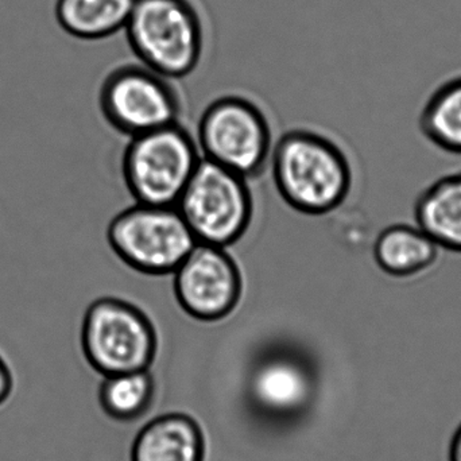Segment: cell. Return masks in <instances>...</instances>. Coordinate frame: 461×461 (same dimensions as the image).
I'll return each instance as SVG.
<instances>
[{"label": "cell", "instance_id": "277c9868", "mask_svg": "<svg viewBox=\"0 0 461 461\" xmlns=\"http://www.w3.org/2000/svg\"><path fill=\"white\" fill-rule=\"evenodd\" d=\"M157 347L150 317L129 301L97 298L84 314L81 348L91 367L104 376L149 370Z\"/></svg>", "mask_w": 461, "mask_h": 461}, {"label": "cell", "instance_id": "e0dca14e", "mask_svg": "<svg viewBox=\"0 0 461 461\" xmlns=\"http://www.w3.org/2000/svg\"><path fill=\"white\" fill-rule=\"evenodd\" d=\"M15 387L13 370L5 357L0 354V408L10 400Z\"/></svg>", "mask_w": 461, "mask_h": 461}, {"label": "cell", "instance_id": "7a4b0ae2", "mask_svg": "<svg viewBox=\"0 0 461 461\" xmlns=\"http://www.w3.org/2000/svg\"><path fill=\"white\" fill-rule=\"evenodd\" d=\"M124 32L138 61L172 80L192 75L204 54V19L194 0H135Z\"/></svg>", "mask_w": 461, "mask_h": 461}, {"label": "cell", "instance_id": "ba28073f", "mask_svg": "<svg viewBox=\"0 0 461 461\" xmlns=\"http://www.w3.org/2000/svg\"><path fill=\"white\" fill-rule=\"evenodd\" d=\"M173 81L140 62L119 65L100 86V111L108 124L130 138L181 123L183 96Z\"/></svg>", "mask_w": 461, "mask_h": 461}, {"label": "cell", "instance_id": "9a60e30c", "mask_svg": "<svg viewBox=\"0 0 461 461\" xmlns=\"http://www.w3.org/2000/svg\"><path fill=\"white\" fill-rule=\"evenodd\" d=\"M154 381L148 370L105 376L100 386L103 411L116 421H134L150 408Z\"/></svg>", "mask_w": 461, "mask_h": 461}, {"label": "cell", "instance_id": "8992f818", "mask_svg": "<svg viewBox=\"0 0 461 461\" xmlns=\"http://www.w3.org/2000/svg\"><path fill=\"white\" fill-rule=\"evenodd\" d=\"M197 145L211 159L244 178H257L270 164L273 134L252 100L227 95L213 100L200 118Z\"/></svg>", "mask_w": 461, "mask_h": 461}, {"label": "cell", "instance_id": "9c48e42d", "mask_svg": "<svg viewBox=\"0 0 461 461\" xmlns=\"http://www.w3.org/2000/svg\"><path fill=\"white\" fill-rule=\"evenodd\" d=\"M173 276L178 305L199 321L226 319L243 295L240 268L224 247L197 243Z\"/></svg>", "mask_w": 461, "mask_h": 461}, {"label": "cell", "instance_id": "3957f363", "mask_svg": "<svg viewBox=\"0 0 461 461\" xmlns=\"http://www.w3.org/2000/svg\"><path fill=\"white\" fill-rule=\"evenodd\" d=\"M200 159L194 135L175 123L132 137L124 149L122 175L138 204L176 207Z\"/></svg>", "mask_w": 461, "mask_h": 461}, {"label": "cell", "instance_id": "6da1fadb", "mask_svg": "<svg viewBox=\"0 0 461 461\" xmlns=\"http://www.w3.org/2000/svg\"><path fill=\"white\" fill-rule=\"evenodd\" d=\"M274 183L289 207L309 216L344 204L352 188L348 157L332 140L311 130H292L271 151Z\"/></svg>", "mask_w": 461, "mask_h": 461}, {"label": "cell", "instance_id": "5b68a950", "mask_svg": "<svg viewBox=\"0 0 461 461\" xmlns=\"http://www.w3.org/2000/svg\"><path fill=\"white\" fill-rule=\"evenodd\" d=\"M176 207L197 243L224 249L243 238L254 213L247 178L204 157Z\"/></svg>", "mask_w": 461, "mask_h": 461}, {"label": "cell", "instance_id": "8fae6325", "mask_svg": "<svg viewBox=\"0 0 461 461\" xmlns=\"http://www.w3.org/2000/svg\"><path fill=\"white\" fill-rule=\"evenodd\" d=\"M202 429L192 417L167 414L140 430L131 461H204Z\"/></svg>", "mask_w": 461, "mask_h": 461}, {"label": "cell", "instance_id": "5bb4252c", "mask_svg": "<svg viewBox=\"0 0 461 461\" xmlns=\"http://www.w3.org/2000/svg\"><path fill=\"white\" fill-rule=\"evenodd\" d=\"M420 127L436 148L461 156V76L433 92L422 108Z\"/></svg>", "mask_w": 461, "mask_h": 461}, {"label": "cell", "instance_id": "ac0fdd59", "mask_svg": "<svg viewBox=\"0 0 461 461\" xmlns=\"http://www.w3.org/2000/svg\"><path fill=\"white\" fill-rule=\"evenodd\" d=\"M451 460L461 461V428L457 435L455 436L454 444H452Z\"/></svg>", "mask_w": 461, "mask_h": 461}, {"label": "cell", "instance_id": "4fadbf2b", "mask_svg": "<svg viewBox=\"0 0 461 461\" xmlns=\"http://www.w3.org/2000/svg\"><path fill=\"white\" fill-rule=\"evenodd\" d=\"M135 0H57L56 18L65 32L97 41L126 29Z\"/></svg>", "mask_w": 461, "mask_h": 461}, {"label": "cell", "instance_id": "52a82bcc", "mask_svg": "<svg viewBox=\"0 0 461 461\" xmlns=\"http://www.w3.org/2000/svg\"><path fill=\"white\" fill-rule=\"evenodd\" d=\"M107 239L122 262L148 276L175 273L197 244L177 207L138 203L113 219Z\"/></svg>", "mask_w": 461, "mask_h": 461}, {"label": "cell", "instance_id": "7c38bea8", "mask_svg": "<svg viewBox=\"0 0 461 461\" xmlns=\"http://www.w3.org/2000/svg\"><path fill=\"white\" fill-rule=\"evenodd\" d=\"M414 218L443 251L461 254V172L430 184L414 205Z\"/></svg>", "mask_w": 461, "mask_h": 461}, {"label": "cell", "instance_id": "30bf717a", "mask_svg": "<svg viewBox=\"0 0 461 461\" xmlns=\"http://www.w3.org/2000/svg\"><path fill=\"white\" fill-rule=\"evenodd\" d=\"M378 267L395 279H416L432 271L443 249L417 224H393L373 244Z\"/></svg>", "mask_w": 461, "mask_h": 461}, {"label": "cell", "instance_id": "2e32d148", "mask_svg": "<svg viewBox=\"0 0 461 461\" xmlns=\"http://www.w3.org/2000/svg\"><path fill=\"white\" fill-rule=\"evenodd\" d=\"M263 378L271 381L274 387L273 397L276 400H281V398L282 401L289 400V398H292V392H289V390L297 392L301 387L300 376L294 371L290 370L289 367L276 366L274 368H268L263 374Z\"/></svg>", "mask_w": 461, "mask_h": 461}]
</instances>
